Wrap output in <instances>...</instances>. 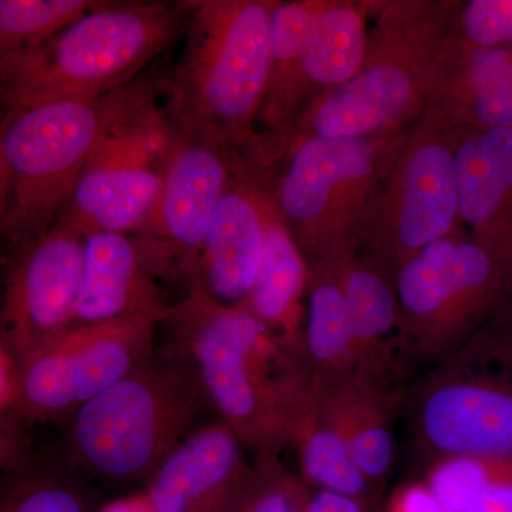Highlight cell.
Here are the masks:
<instances>
[{
  "mask_svg": "<svg viewBox=\"0 0 512 512\" xmlns=\"http://www.w3.org/2000/svg\"><path fill=\"white\" fill-rule=\"evenodd\" d=\"M460 0H375L365 62L348 83L316 96L255 151L275 165L306 138H362L406 130L424 116Z\"/></svg>",
  "mask_w": 512,
  "mask_h": 512,
  "instance_id": "1",
  "label": "cell"
},
{
  "mask_svg": "<svg viewBox=\"0 0 512 512\" xmlns=\"http://www.w3.org/2000/svg\"><path fill=\"white\" fill-rule=\"evenodd\" d=\"M165 325L194 367L208 406L256 460L292 446L305 376L244 305L215 301L192 281Z\"/></svg>",
  "mask_w": 512,
  "mask_h": 512,
  "instance_id": "2",
  "label": "cell"
},
{
  "mask_svg": "<svg viewBox=\"0 0 512 512\" xmlns=\"http://www.w3.org/2000/svg\"><path fill=\"white\" fill-rule=\"evenodd\" d=\"M190 3H128L87 13L45 43L0 55L6 114L66 100H94L136 76L187 29Z\"/></svg>",
  "mask_w": 512,
  "mask_h": 512,
  "instance_id": "3",
  "label": "cell"
},
{
  "mask_svg": "<svg viewBox=\"0 0 512 512\" xmlns=\"http://www.w3.org/2000/svg\"><path fill=\"white\" fill-rule=\"evenodd\" d=\"M207 404L183 353L173 345L154 350L67 419V464L106 483L148 480L194 431Z\"/></svg>",
  "mask_w": 512,
  "mask_h": 512,
  "instance_id": "4",
  "label": "cell"
},
{
  "mask_svg": "<svg viewBox=\"0 0 512 512\" xmlns=\"http://www.w3.org/2000/svg\"><path fill=\"white\" fill-rule=\"evenodd\" d=\"M190 3L187 45L171 82L175 128L232 150L254 143L271 72L275 0Z\"/></svg>",
  "mask_w": 512,
  "mask_h": 512,
  "instance_id": "5",
  "label": "cell"
},
{
  "mask_svg": "<svg viewBox=\"0 0 512 512\" xmlns=\"http://www.w3.org/2000/svg\"><path fill=\"white\" fill-rule=\"evenodd\" d=\"M151 84L133 82L94 100L6 114L0 134V229L18 251L55 227L107 128Z\"/></svg>",
  "mask_w": 512,
  "mask_h": 512,
  "instance_id": "6",
  "label": "cell"
},
{
  "mask_svg": "<svg viewBox=\"0 0 512 512\" xmlns=\"http://www.w3.org/2000/svg\"><path fill=\"white\" fill-rule=\"evenodd\" d=\"M412 464L512 460V311L430 367L404 396Z\"/></svg>",
  "mask_w": 512,
  "mask_h": 512,
  "instance_id": "7",
  "label": "cell"
},
{
  "mask_svg": "<svg viewBox=\"0 0 512 512\" xmlns=\"http://www.w3.org/2000/svg\"><path fill=\"white\" fill-rule=\"evenodd\" d=\"M406 131L306 138L286 148L274 200L309 265L359 255Z\"/></svg>",
  "mask_w": 512,
  "mask_h": 512,
  "instance_id": "8",
  "label": "cell"
},
{
  "mask_svg": "<svg viewBox=\"0 0 512 512\" xmlns=\"http://www.w3.org/2000/svg\"><path fill=\"white\" fill-rule=\"evenodd\" d=\"M454 128L420 117L407 128L359 255L396 275L421 249L461 231Z\"/></svg>",
  "mask_w": 512,
  "mask_h": 512,
  "instance_id": "9",
  "label": "cell"
},
{
  "mask_svg": "<svg viewBox=\"0 0 512 512\" xmlns=\"http://www.w3.org/2000/svg\"><path fill=\"white\" fill-rule=\"evenodd\" d=\"M157 322L121 318L72 325L19 363L16 416L69 419L154 353Z\"/></svg>",
  "mask_w": 512,
  "mask_h": 512,
  "instance_id": "10",
  "label": "cell"
},
{
  "mask_svg": "<svg viewBox=\"0 0 512 512\" xmlns=\"http://www.w3.org/2000/svg\"><path fill=\"white\" fill-rule=\"evenodd\" d=\"M238 154L239 150L177 130L156 208L133 237L154 278L177 276L191 284Z\"/></svg>",
  "mask_w": 512,
  "mask_h": 512,
  "instance_id": "11",
  "label": "cell"
},
{
  "mask_svg": "<svg viewBox=\"0 0 512 512\" xmlns=\"http://www.w3.org/2000/svg\"><path fill=\"white\" fill-rule=\"evenodd\" d=\"M12 254L2 301V346L20 363L73 325L84 237L57 222Z\"/></svg>",
  "mask_w": 512,
  "mask_h": 512,
  "instance_id": "12",
  "label": "cell"
},
{
  "mask_svg": "<svg viewBox=\"0 0 512 512\" xmlns=\"http://www.w3.org/2000/svg\"><path fill=\"white\" fill-rule=\"evenodd\" d=\"M247 154H238L192 279L228 306L242 305L254 286L264 247L266 204L274 191V168Z\"/></svg>",
  "mask_w": 512,
  "mask_h": 512,
  "instance_id": "13",
  "label": "cell"
},
{
  "mask_svg": "<svg viewBox=\"0 0 512 512\" xmlns=\"http://www.w3.org/2000/svg\"><path fill=\"white\" fill-rule=\"evenodd\" d=\"M254 476L245 446L222 421L192 431L148 478L157 512H238Z\"/></svg>",
  "mask_w": 512,
  "mask_h": 512,
  "instance_id": "14",
  "label": "cell"
},
{
  "mask_svg": "<svg viewBox=\"0 0 512 512\" xmlns=\"http://www.w3.org/2000/svg\"><path fill=\"white\" fill-rule=\"evenodd\" d=\"M171 313L173 306L165 302L133 238L113 232L84 238L82 285L73 325L121 318H146L165 325Z\"/></svg>",
  "mask_w": 512,
  "mask_h": 512,
  "instance_id": "15",
  "label": "cell"
},
{
  "mask_svg": "<svg viewBox=\"0 0 512 512\" xmlns=\"http://www.w3.org/2000/svg\"><path fill=\"white\" fill-rule=\"evenodd\" d=\"M453 128L461 225L512 259V128Z\"/></svg>",
  "mask_w": 512,
  "mask_h": 512,
  "instance_id": "16",
  "label": "cell"
},
{
  "mask_svg": "<svg viewBox=\"0 0 512 512\" xmlns=\"http://www.w3.org/2000/svg\"><path fill=\"white\" fill-rule=\"evenodd\" d=\"M359 375L402 389L409 369L400 345L399 303L392 275L353 255L339 264Z\"/></svg>",
  "mask_w": 512,
  "mask_h": 512,
  "instance_id": "17",
  "label": "cell"
},
{
  "mask_svg": "<svg viewBox=\"0 0 512 512\" xmlns=\"http://www.w3.org/2000/svg\"><path fill=\"white\" fill-rule=\"evenodd\" d=\"M311 386L356 466L375 491L379 490L393 470V420L403 407L406 390L360 375L338 386Z\"/></svg>",
  "mask_w": 512,
  "mask_h": 512,
  "instance_id": "18",
  "label": "cell"
},
{
  "mask_svg": "<svg viewBox=\"0 0 512 512\" xmlns=\"http://www.w3.org/2000/svg\"><path fill=\"white\" fill-rule=\"evenodd\" d=\"M309 264L279 214L274 191L266 204L265 237L254 286L242 303L265 326L282 348L292 352L305 325Z\"/></svg>",
  "mask_w": 512,
  "mask_h": 512,
  "instance_id": "19",
  "label": "cell"
},
{
  "mask_svg": "<svg viewBox=\"0 0 512 512\" xmlns=\"http://www.w3.org/2000/svg\"><path fill=\"white\" fill-rule=\"evenodd\" d=\"M163 173L153 168L86 165L57 222L84 238L97 232L134 234L156 208Z\"/></svg>",
  "mask_w": 512,
  "mask_h": 512,
  "instance_id": "20",
  "label": "cell"
},
{
  "mask_svg": "<svg viewBox=\"0 0 512 512\" xmlns=\"http://www.w3.org/2000/svg\"><path fill=\"white\" fill-rule=\"evenodd\" d=\"M309 271L305 325L291 353L313 386H338L359 375L339 264L309 265Z\"/></svg>",
  "mask_w": 512,
  "mask_h": 512,
  "instance_id": "21",
  "label": "cell"
},
{
  "mask_svg": "<svg viewBox=\"0 0 512 512\" xmlns=\"http://www.w3.org/2000/svg\"><path fill=\"white\" fill-rule=\"evenodd\" d=\"M466 229L429 245L394 275L399 303L400 345L407 369L433 366L441 316L446 305L451 266L458 241Z\"/></svg>",
  "mask_w": 512,
  "mask_h": 512,
  "instance_id": "22",
  "label": "cell"
},
{
  "mask_svg": "<svg viewBox=\"0 0 512 512\" xmlns=\"http://www.w3.org/2000/svg\"><path fill=\"white\" fill-rule=\"evenodd\" d=\"M373 9L375 0H322L301 57L309 103L359 72L365 62Z\"/></svg>",
  "mask_w": 512,
  "mask_h": 512,
  "instance_id": "23",
  "label": "cell"
},
{
  "mask_svg": "<svg viewBox=\"0 0 512 512\" xmlns=\"http://www.w3.org/2000/svg\"><path fill=\"white\" fill-rule=\"evenodd\" d=\"M320 6L322 0H291L276 5L272 15L268 90L256 121L264 131L261 136L281 130L309 103L302 82L301 57Z\"/></svg>",
  "mask_w": 512,
  "mask_h": 512,
  "instance_id": "24",
  "label": "cell"
},
{
  "mask_svg": "<svg viewBox=\"0 0 512 512\" xmlns=\"http://www.w3.org/2000/svg\"><path fill=\"white\" fill-rule=\"evenodd\" d=\"M292 446L298 451L299 478L308 487L349 495L372 504L375 488L356 466L309 382L296 419Z\"/></svg>",
  "mask_w": 512,
  "mask_h": 512,
  "instance_id": "25",
  "label": "cell"
},
{
  "mask_svg": "<svg viewBox=\"0 0 512 512\" xmlns=\"http://www.w3.org/2000/svg\"><path fill=\"white\" fill-rule=\"evenodd\" d=\"M434 119L457 128H512V47L491 50L463 97Z\"/></svg>",
  "mask_w": 512,
  "mask_h": 512,
  "instance_id": "26",
  "label": "cell"
},
{
  "mask_svg": "<svg viewBox=\"0 0 512 512\" xmlns=\"http://www.w3.org/2000/svg\"><path fill=\"white\" fill-rule=\"evenodd\" d=\"M96 495L73 468L32 466L15 474L0 512H97Z\"/></svg>",
  "mask_w": 512,
  "mask_h": 512,
  "instance_id": "27",
  "label": "cell"
},
{
  "mask_svg": "<svg viewBox=\"0 0 512 512\" xmlns=\"http://www.w3.org/2000/svg\"><path fill=\"white\" fill-rule=\"evenodd\" d=\"M103 2L0 0V55L45 43Z\"/></svg>",
  "mask_w": 512,
  "mask_h": 512,
  "instance_id": "28",
  "label": "cell"
},
{
  "mask_svg": "<svg viewBox=\"0 0 512 512\" xmlns=\"http://www.w3.org/2000/svg\"><path fill=\"white\" fill-rule=\"evenodd\" d=\"M447 37L466 47H512V0H460Z\"/></svg>",
  "mask_w": 512,
  "mask_h": 512,
  "instance_id": "29",
  "label": "cell"
},
{
  "mask_svg": "<svg viewBox=\"0 0 512 512\" xmlns=\"http://www.w3.org/2000/svg\"><path fill=\"white\" fill-rule=\"evenodd\" d=\"M308 488L281 466L278 457L261 458L238 512H299Z\"/></svg>",
  "mask_w": 512,
  "mask_h": 512,
  "instance_id": "30",
  "label": "cell"
},
{
  "mask_svg": "<svg viewBox=\"0 0 512 512\" xmlns=\"http://www.w3.org/2000/svg\"><path fill=\"white\" fill-rule=\"evenodd\" d=\"M466 512H512V460H494L490 476Z\"/></svg>",
  "mask_w": 512,
  "mask_h": 512,
  "instance_id": "31",
  "label": "cell"
},
{
  "mask_svg": "<svg viewBox=\"0 0 512 512\" xmlns=\"http://www.w3.org/2000/svg\"><path fill=\"white\" fill-rule=\"evenodd\" d=\"M386 512H448L424 481L403 484L390 498Z\"/></svg>",
  "mask_w": 512,
  "mask_h": 512,
  "instance_id": "32",
  "label": "cell"
},
{
  "mask_svg": "<svg viewBox=\"0 0 512 512\" xmlns=\"http://www.w3.org/2000/svg\"><path fill=\"white\" fill-rule=\"evenodd\" d=\"M370 505L349 495L309 487L299 512H370Z\"/></svg>",
  "mask_w": 512,
  "mask_h": 512,
  "instance_id": "33",
  "label": "cell"
},
{
  "mask_svg": "<svg viewBox=\"0 0 512 512\" xmlns=\"http://www.w3.org/2000/svg\"><path fill=\"white\" fill-rule=\"evenodd\" d=\"M97 512H157L146 491L144 493L119 498L103 505Z\"/></svg>",
  "mask_w": 512,
  "mask_h": 512,
  "instance_id": "34",
  "label": "cell"
}]
</instances>
